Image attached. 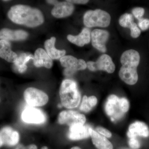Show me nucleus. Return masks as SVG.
<instances>
[{"mask_svg":"<svg viewBox=\"0 0 149 149\" xmlns=\"http://www.w3.org/2000/svg\"><path fill=\"white\" fill-rule=\"evenodd\" d=\"M25 146L22 144L18 145L15 149H25Z\"/></svg>","mask_w":149,"mask_h":149,"instance_id":"34","label":"nucleus"},{"mask_svg":"<svg viewBox=\"0 0 149 149\" xmlns=\"http://www.w3.org/2000/svg\"><path fill=\"white\" fill-rule=\"evenodd\" d=\"M134 18L131 14L125 13L120 17L119 23L120 26L125 28H130L134 24Z\"/></svg>","mask_w":149,"mask_h":149,"instance_id":"23","label":"nucleus"},{"mask_svg":"<svg viewBox=\"0 0 149 149\" xmlns=\"http://www.w3.org/2000/svg\"><path fill=\"white\" fill-rule=\"evenodd\" d=\"M83 22L88 28L106 27L110 23L111 16L107 12L101 9L89 10L84 15Z\"/></svg>","mask_w":149,"mask_h":149,"instance_id":"4","label":"nucleus"},{"mask_svg":"<svg viewBox=\"0 0 149 149\" xmlns=\"http://www.w3.org/2000/svg\"><path fill=\"white\" fill-rule=\"evenodd\" d=\"M8 15L14 23L29 27H37L44 21L42 13L39 10L22 5L12 7Z\"/></svg>","mask_w":149,"mask_h":149,"instance_id":"1","label":"nucleus"},{"mask_svg":"<svg viewBox=\"0 0 149 149\" xmlns=\"http://www.w3.org/2000/svg\"><path fill=\"white\" fill-rule=\"evenodd\" d=\"M62 106L72 109L77 107L81 101V94L74 80L65 79L62 82L59 91Z\"/></svg>","mask_w":149,"mask_h":149,"instance_id":"3","label":"nucleus"},{"mask_svg":"<svg viewBox=\"0 0 149 149\" xmlns=\"http://www.w3.org/2000/svg\"><path fill=\"white\" fill-rule=\"evenodd\" d=\"M31 59H34V56L31 54L22 53L18 56L14 64L19 73H23L27 70V67L26 64Z\"/></svg>","mask_w":149,"mask_h":149,"instance_id":"22","label":"nucleus"},{"mask_svg":"<svg viewBox=\"0 0 149 149\" xmlns=\"http://www.w3.org/2000/svg\"><path fill=\"white\" fill-rule=\"evenodd\" d=\"M144 13H145V10L143 8H135L132 10V13L133 16L139 20L142 18Z\"/></svg>","mask_w":149,"mask_h":149,"instance_id":"25","label":"nucleus"},{"mask_svg":"<svg viewBox=\"0 0 149 149\" xmlns=\"http://www.w3.org/2000/svg\"><path fill=\"white\" fill-rule=\"evenodd\" d=\"M129 139L141 136L147 138L149 136V129L148 125L143 122L137 121L130 124L127 132Z\"/></svg>","mask_w":149,"mask_h":149,"instance_id":"12","label":"nucleus"},{"mask_svg":"<svg viewBox=\"0 0 149 149\" xmlns=\"http://www.w3.org/2000/svg\"><path fill=\"white\" fill-rule=\"evenodd\" d=\"M3 145V142L2 138L0 135V148H1Z\"/></svg>","mask_w":149,"mask_h":149,"instance_id":"35","label":"nucleus"},{"mask_svg":"<svg viewBox=\"0 0 149 149\" xmlns=\"http://www.w3.org/2000/svg\"><path fill=\"white\" fill-rule=\"evenodd\" d=\"M139 26L141 29L145 31L149 28V19L146 18H141L139 20Z\"/></svg>","mask_w":149,"mask_h":149,"instance_id":"29","label":"nucleus"},{"mask_svg":"<svg viewBox=\"0 0 149 149\" xmlns=\"http://www.w3.org/2000/svg\"><path fill=\"white\" fill-rule=\"evenodd\" d=\"M130 35L133 38H137L140 36L141 34V30L137 26V24L134 22L132 27L130 28Z\"/></svg>","mask_w":149,"mask_h":149,"instance_id":"27","label":"nucleus"},{"mask_svg":"<svg viewBox=\"0 0 149 149\" xmlns=\"http://www.w3.org/2000/svg\"><path fill=\"white\" fill-rule=\"evenodd\" d=\"M0 57L10 63H14L18 55L11 50L10 42L0 40Z\"/></svg>","mask_w":149,"mask_h":149,"instance_id":"19","label":"nucleus"},{"mask_svg":"<svg viewBox=\"0 0 149 149\" xmlns=\"http://www.w3.org/2000/svg\"><path fill=\"white\" fill-rule=\"evenodd\" d=\"M24 97L27 104L34 107H42L49 101V97L46 93L34 88L26 89L24 93Z\"/></svg>","mask_w":149,"mask_h":149,"instance_id":"5","label":"nucleus"},{"mask_svg":"<svg viewBox=\"0 0 149 149\" xmlns=\"http://www.w3.org/2000/svg\"><path fill=\"white\" fill-rule=\"evenodd\" d=\"M56 39L55 37H51L49 40H47L45 43V47L46 52L52 59H58L65 56L66 51L64 50H60L57 49L55 47Z\"/></svg>","mask_w":149,"mask_h":149,"instance_id":"21","label":"nucleus"},{"mask_svg":"<svg viewBox=\"0 0 149 149\" xmlns=\"http://www.w3.org/2000/svg\"><path fill=\"white\" fill-rule=\"evenodd\" d=\"M91 30L88 28H84L79 35L77 36L68 35L67 39L70 42L79 47H82L91 42Z\"/></svg>","mask_w":149,"mask_h":149,"instance_id":"20","label":"nucleus"},{"mask_svg":"<svg viewBox=\"0 0 149 149\" xmlns=\"http://www.w3.org/2000/svg\"><path fill=\"white\" fill-rule=\"evenodd\" d=\"M106 30L95 29L91 32L92 45L100 52L105 53L107 51L105 44L109 37Z\"/></svg>","mask_w":149,"mask_h":149,"instance_id":"11","label":"nucleus"},{"mask_svg":"<svg viewBox=\"0 0 149 149\" xmlns=\"http://www.w3.org/2000/svg\"><path fill=\"white\" fill-rule=\"evenodd\" d=\"M128 149L123 148V149Z\"/></svg>","mask_w":149,"mask_h":149,"instance_id":"38","label":"nucleus"},{"mask_svg":"<svg viewBox=\"0 0 149 149\" xmlns=\"http://www.w3.org/2000/svg\"><path fill=\"white\" fill-rule=\"evenodd\" d=\"M128 145L130 148L133 149H139L141 147V143L136 138L129 139Z\"/></svg>","mask_w":149,"mask_h":149,"instance_id":"30","label":"nucleus"},{"mask_svg":"<svg viewBox=\"0 0 149 149\" xmlns=\"http://www.w3.org/2000/svg\"><path fill=\"white\" fill-rule=\"evenodd\" d=\"M70 149H81L80 148H79V147L75 146V147H72V148H71Z\"/></svg>","mask_w":149,"mask_h":149,"instance_id":"36","label":"nucleus"},{"mask_svg":"<svg viewBox=\"0 0 149 149\" xmlns=\"http://www.w3.org/2000/svg\"><path fill=\"white\" fill-rule=\"evenodd\" d=\"M120 99L115 95H111L107 98L105 104L106 113L113 121L120 120L125 115L120 108Z\"/></svg>","mask_w":149,"mask_h":149,"instance_id":"7","label":"nucleus"},{"mask_svg":"<svg viewBox=\"0 0 149 149\" xmlns=\"http://www.w3.org/2000/svg\"><path fill=\"white\" fill-rule=\"evenodd\" d=\"M22 118L24 122L32 124H43L46 121V115L43 111L30 106L25 108L22 112Z\"/></svg>","mask_w":149,"mask_h":149,"instance_id":"10","label":"nucleus"},{"mask_svg":"<svg viewBox=\"0 0 149 149\" xmlns=\"http://www.w3.org/2000/svg\"><path fill=\"white\" fill-rule=\"evenodd\" d=\"M120 108L121 111L124 113H126L129 109V103L128 100L125 97L120 99Z\"/></svg>","mask_w":149,"mask_h":149,"instance_id":"26","label":"nucleus"},{"mask_svg":"<svg viewBox=\"0 0 149 149\" xmlns=\"http://www.w3.org/2000/svg\"><path fill=\"white\" fill-rule=\"evenodd\" d=\"M74 10V6L72 3L67 1L58 2L52 10V14L56 18H63L71 15Z\"/></svg>","mask_w":149,"mask_h":149,"instance_id":"13","label":"nucleus"},{"mask_svg":"<svg viewBox=\"0 0 149 149\" xmlns=\"http://www.w3.org/2000/svg\"><path fill=\"white\" fill-rule=\"evenodd\" d=\"M66 1L72 3L82 4H85L89 2V1H86V0H68Z\"/></svg>","mask_w":149,"mask_h":149,"instance_id":"32","label":"nucleus"},{"mask_svg":"<svg viewBox=\"0 0 149 149\" xmlns=\"http://www.w3.org/2000/svg\"><path fill=\"white\" fill-rule=\"evenodd\" d=\"M89 128L85 125H76L69 127L68 139L72 141L88 139L90 137Z\"/></svg>","mask_w":149,"mask_h":149,"instance_id":"16","label":"nucleus"},{"mask_svg":"<svg viewBox=\"0 0 149 149\" xmlns=\"http://www.w3.org/2000/svg\"><path fill=\"white\" fill-rule=\"evenodd\" d=\"M33 61L35 66L38 68L45 67L49 69L53 65L52 59L42 48H39L35 51Z\"/></svg>","mask_w":149,"mask_h":149,"instance_id":"17","label":"nucleus"},{"mask_svg":"<svg viewBox=\"0 0 149 149\" xmlns=\"http://www.w3.org/2000/svg\"><path fill=\"white\" fill-rule=\"evenodd\" d=\"M62 66L65 68L63 73L65 76H72L77 70H84L87 67V63L82 59H77L72 56H63L60 59Z\"/></svg>","mask_w":149,"mask_h":149,"instance_id":"6","label":"nucleus"},{"mask_svg":"<svg viewBox=\"0 0 149 149\" xmlns=\"http://www.w3.org/2000/svg\"><path fill=\"white\" fill-rule=\"evenodd\" d=\"M140 61V54L135 50H128L123 53L120 59L122 66L119 76L126 84L133 85L137 83L139 78L137 67Z\"/></svg>","mask_w":149,"mask_h":149,"instance_id":"2","label":"nucleus"},{"mask_svg":"<svg viewBox=\"0 0 149 149\" xmlns=\"http://www.w3.org/2000/svg\"><path fill=\"white\" fill-rule=\"evenodd\" d=\"M41 149H48V148L47 146H43Z\"/></svg>","mask_w":149,"mask_h":149,"instance_id":"37","label":"nucleus"},{"mask_svg":"<svg viewBox=\"0 0 149 149\" xmlns=\"http://www.w3.org/2000/svg\"><path fill=\"white\" fill-rule=\"evenodd\" d=\"M89 133L93 144L98 149H113L112 144L106 137L90 128Z\"/></svg>","mask_w":149,"mask_h":149,"instance_id":"18","label":"nucleus"},{"mask_svg":"<svg viewBox=\"0 0 149 149\" xmlns=\"http://www.w3.org/2000/svg\"><path fill=\"white\" fill-rule=\"evenodd\" d=\"M27 32L22 30H11L4 28L0 30V40L6 41H20L27 39Z\"/></svg>","mask_w":149,"mask_h":149,"instance_id":"15","label":"nucleus"},{"mask_svg":"<svg viewBox=\"0 0 149 149\" xmlns=\"http://www.w3.org/2000/svg\"><path fill=\"white\" fill-rule=\"evenodd\" d=\"M58 123L67 125L69 127L76 125L85 124L86 117L83 114L74 111L65 110L61 111L58 118Z\"/></svg>","mask_w":149,"mask_h":149,"instance_id":"8","label":"nucleus"},{"mask_svg":"<svg viewBox=\"0 0 149 149\" xmlns=\"http://www.w3.org/2000/svg\"><path fill=\"white\" fill-rule=\"evenodd\" d=\"M92 108H93L91 107L88 102V97L86 95L84 96L80 108V110L87 113L91 111Z\"/></svg>","mask_w":149,"mask_h":149,"instance_id":"24","label":"nucleus"},{"mask_svg":"<svg viewBox=\"0 0 149 149\" xmlns=\"http://www.w3.org/2000/svg\"><path fill=\"white\" fill-rule=\"evenodd\" d=\"M88 102L92 108L95 106L97 102V97L94 96H91L88 97Z\"/></svg>","mask_w":149,"mask_h":149,"instance_id":"31","label":"nucleus"},{"mask_svg":"<svg viewBox=\"0 0 149 149\" xmlns=\"http://www.w3.org/2000/svg\"><path fill=\"white\" fill-rule=\"evenodd\" d=\"M4 145L9 147L16 146L19 141V133L9 127L3 128L0 131Z\"/></svg>","mask_w":149,"mask_h":149,"instance_id":"14","label":"nucleus"},{"mask_svg":"<svg viewBox=\"0 0 149 149\" xmlns=\"http://www.w3.org/2000/svg\"><path fill=\"white\" fill-rule=\"evenodd\" d=\"M96 130L98 133L106 138H110L112 136V134L110 131L103 127L98 126L96 128Z\"/></svg>","mask_w":149,"mask_h":149,"instance_id":"28","label":"nucleus"},{"mask_svg":"<svg viewBox=\"0 0 149 149\" xmlns=\"http://www.w3.org/2000/svg\"><path fill=\"white\" fill-rule=\"evenodd\" d=\"M46 2L49 3L51 4L54 5V6L58 2L57 1H47Z\"/></svg>","mask_w":149,"mask_h":149,"instance_id":"33","label":"nucleus"},{"mask_svg":"<svg viewBox=\"0 0 149 149\" xmlns=\"http://www.w3.org/2000/svg\"><path fill=\"white\" fill-rule=\"evenodd\" d=\"M87 67L91 71L103 70L108 73H112L115 70V65L110 56L107 54H103L96 62L88 61Z\"/></svg>","mask_w":149,"mask_h":149,"instance_id":"9","label":"nucleus"}]
</instances>
